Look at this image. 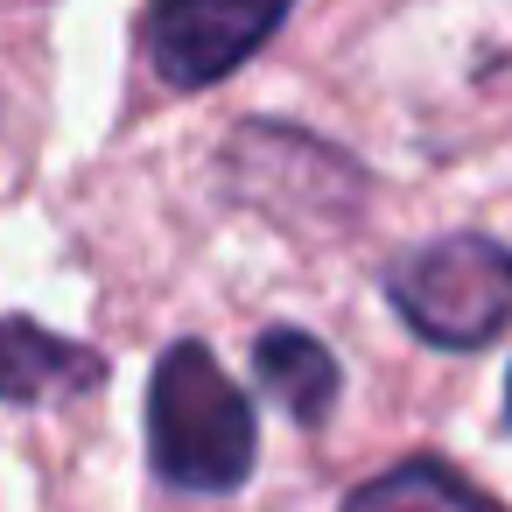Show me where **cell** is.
<instances>
[{
  "instance_id": "obj_7",
  "label": "cell",
  "mask_w": 512,
  "mask_h": 512,
  "mask_svg": "<svg viewBox=\"0 0 512 512\" xmlns=\"http://www.w3.org/2000/svg\"><path fill=\"white\" fill-rule=\"evenodd\" d=\"M505 400H512V379H505Z\"/></svg>"
},
{
  "instance_id": "obj_2",
  "label": "cell",
  "mask_w": 512,
  "mask_h": 512,
  "mask_svg": "<svg viewBox=\"0 0 512 512\" xmlns=\"http://www.w3.org/2000/svg\"><path fill=\"white\" fill-rule=\"evenodd\" d=\"M386 295L400 323L442 351H477L505 330L512 316V253L484 232H449L393 260Z\"/></svg>"
},
{
  "instance_id": "obj_6",
  "label": "cell",
  "mask_w": 512,
  "mask_h": 512,
  "mask_svg": "<svg viewBox=\"0 0 512 512\" xmlns=\"http://www.w3.org/2000/svg\"><path fill=\"white\" fill-rule=\"evenodd\" d=\"M344 512H505L484 484H470L463 470H449L442 456H407L379 477H365Z\"/></svg>"
},
{
  "instance_id": "obj_4",
  "label": "cell",
  "mask_w": 512,
  "mask_h": 512,
  "mask_svg": "<svg viewBox=\"0 0 512 512\" xmlns=\"http://www.w3.org/2000/svg\"><path fill=\"white\" fill-rule=\"evenodd\" d=\"M106 379V358L29 323V316H0V400L8 407H43V400H71L85 386Z\"/></svg>"
},
{
  "instance_id": "obj_5",
  "label": "cell",
  "mask_w": 512,
  "mask_h": 512,
  "mask_svg": "<svg viewBox=\"0 0 512 512\" xmlns=\"http://www.w3.org/2000/svg\"><path fill=\"white\" fill-rule=\"evenodd\" d=\"M253 372H260V386H267L302 428H316V421L337 407V386H344L337 358H330L309 330H295V323L260 330V344H253Z\"/></svg>"
},
{
  "instance_id": "obj_1",
  "label": "cell",
  "mask_w": 512,
  "mask_h": 512,
  "mask_svg": "<svg viewBox=\"0 0 512 512\" xmlns=\"http://www.w3.org/2000/svg\"><path fill=\"white\" fill-rule=\"evenodd\" d=\"M260 428L246 393L225 379L211 344L176 337L148 379V456L155 477L176 491H239L253 470Z\"/></svg>"
},
{
  "instance_id": "obj_3",
  "label": "cell",
  "mask_w": 512,
  "mask_h": 512,
  "mask_svg": "<svg viewBox=\"0 0 512 512\" xmlns=\"http://www.w3.org/2000/svg\"><path fill=\"white\" fill-rule=\"evenodd\" d=\"M295 0H148L141 15V57L169 92H204L232 78L281 22Z\"/></svg>"
}]
</instances>
